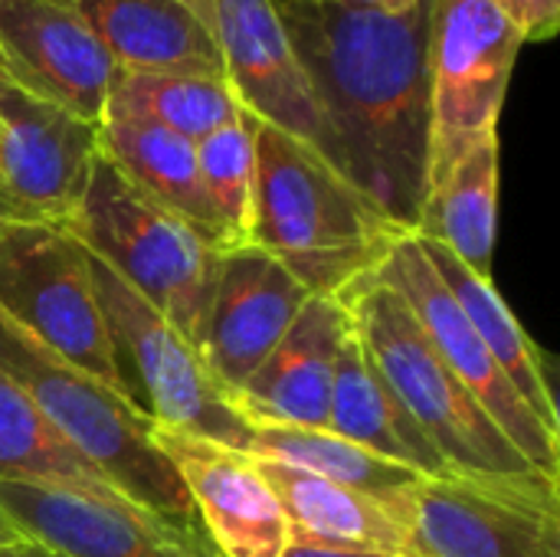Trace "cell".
Masks as SVG:
<instances>
[{"label":"cell","instance_id":"obj_1","mask_svg":"<svg viewBox=\"0 0 560 557\" xmlns=\"http://www.w3.org/2000/svg\"><path fill=\"white\" fill-rule=\"evenodd\" d=\"M331 131L341 174L413 233L430 164V30L436 0L371 13L331 0H272Z\"/></svg>","mask_w":560,"mask_h":557},{"label":"cell","instance_id":"obj_2","mask_svg":"<svg viewBox=\"0 0 560 557\" xmlns=\"http://www.w3.org/2000/svg\"><path fill=\"white\" fill-rule=\"evenodd\" d=\"M253 141L256 184L246 243L279 259L312 295H341L371 276L407 233L299 138L256 118Z\"/></svg>","mask_w":560,"mask_h":557},{"label":"cell","instance_id":"obj_3","mask_svg":"<svg viewBox=\"0 0 560 557\" xmlns=\"http://www.w3.org/2000/svg\"><path fill=\"white\" fill-rule=\"evenodd\" d=\"M0 374L10 378L46 423L82 453L128 502L164 525L190 548L210 545L194 502L151 440V417L141 404L115 394L85 371L62 361L0 309Z\"/></svg>","mask_w":560,"mask_h":557},{"label":"cell","instance_id":"obj_4","mask_svg":"<svg viewBox=\"0 0 560 557\" xmlns=\"http://www.w3.org/2000/svg\"><path fill=\"white\" fill-rule=\"evenodd\" d=\"M62 227L194 348L200 345L220 266L217 246L141 194L102 151Z\"/></svg>","mask_w":560,"mask_h":557},{"label":"cell","instance_id":"obj_5","mask_svg":"<svg viewBox=\"0 0 560 557\" xmlns=\"http://www.w3.org/2000/svg\"><path fill=\"white\" fill-rule=\"evenodd\" d=\"M335 299H341L364 351L453 473H538L486 417V410L472 401L459 378L440 361V355L420 332L410 305L390 286L364 276Z\"/></svg>","mask_w":560,"mask_h":557},{"label":"cell","instance_id":"obj_6","mask_svg":"<svg viewBox=\"0 0 560 557\" xmlns=\"http://www.w3.org/2000/svg\"><path fill=\"white\" fill-rule=\"evenodd\" d=\"M410 557H560L558 479L417 476L381 499Z\"/></svg>","mask_w":560,"mask_h":557},{"label":"cell","instance_id":"obj_7","mask_svg":"<svg viewBox=\"0 0 560 557\" xmlns=\"http://www.w3.org/2000/svg\"><path fill=\"white\" fill-rule=\"evenodd\" d=\"M0 309L62 361L138 404L95 299L89 250L66 227L26 217L0 227Z\"/></svg>","mask_w":560,"mask_h":557},{"label":"cell","instance_id":"obj_8","mask_svg":"<svg viewBox=\"0 0 560 557\" xmlns=\"http://www.w3.org/2000/svg\"><path fill=\"white\" fill-rule=\"evenodd\" d=\"M89 269L118 364L121 371L131 364L138 387L148 397L144 414L161 427L249 453L253 427L213 381L200 351L92 253Z\"/></svg>","mask_w":560,"mask_h":557},{"label":"cell","instance_id":"obj_9","mask_svg":"<svg viewBox=\"0 0 560 557\" xmlns=\"http://www.w3.org/2000/svg\"><path fill=\"white\" fill-rule=\"evenodd\" d=\"M522 46L518 30L492 0H436L430 30L427 187L476 141L499 135V115Z\"/></svg>","mask_w":560,"mask_h":557},{"label":"cell","instance_id":"obj_10","mask_svg":"<svg viewBox=\"0 0 560 557\" xmlns=\"http://www.w3.org/2000/svg\"><path fill=\"white\" fill-rule=\"evenodd\" d=\"M384 286H390L413 312L420 332L440 361L459 378V384L472 394V401L486 410V417L509 437V443L545 476H560V437H555L532 407L518 397L509 378L499 371L482 338L469 325L459 302L450 295L433 263L423 253L417 233H400L381 266L371 272Z\"/></svg>","mask_w":560,"mask_h":557},{"label":"cell","instance_id":"obj_11","mask_svg":"<svg viewBox=\"0 0 560 557\" xmlns=\"http://www.w3.org/2000/svg\"><path fill=\"white\" fill-rule=\"evenodd\" d=\"M0 72L23 92L102 125L118 66L75 0H0Z\"/></svg>","mask_w":560,"mask_h":557},{"label":"cell","instance_id":"obj_12","mask_svg":"<svg viewBox=\"0 0 560 557\" xmlns=\"http://www.w3.org/2000/svg\"><path fill=\"white\" fill-rule=\"evenodd\" d=\"M213 36L223 76L243 112L299 138L338 174L341 161L331 131L315 105L305 69L292 49L272 0H213Z\"/></svg>","mask_w":560,"mask_h":557},{"label":"cell","instance_id":"obj_13","mask_svg":"<svg viewBox=\"0 0 560 557\" xmlns=\"http://www.w3.org/2000/svg\"><path fill=\"white\" fill-rule=\"evenodd\" d=\"M98 125L0 72V190L26 220L66 223L98 158Z\"/></svg>","mask_w":560,"mask_h":557},{"label":"cell","instance_id":"obj_14","mask_svg":"<svg viewBox=\"0 0 560 557\" xmlns=\"http://www.w3.org/2000/svg\"><path fill=\"white\" fill-rule=\"evenodd\" d=\"M154 446L177 469L197 522L220 557H282L292 532L249 453L151 423Z\"/></svg>","mask_w":560,"mask_h":557},{"label":"cell","instance_id":"obj_15","mask_svg":"<svg viewBox=\"0 0 560 557\" xmlns=\"http://www.w3.org/2000/svg\"><path fill=\"white\" fill-rule=\"evenodd\" d=\"M308 295L312 292L259 246L246 243L220 253L197 351L230 397L266 361Z\"/></svg>","mask_w":560,"mask_h":557},{"label":"cell","instance_id":"obj_16","mask_svg":"<svg viewBox=\"0 0 560 557\" xmlns=\"http://www.w3.org/2000/svg\"><path fill=\"white\" fill-rule=\"evenodd\" d=\"M351 315L335 295H308L285 335L230 397L249 427L325 430L335 364Z\"/></svg>","mask_w":560,"mask_h":557},{"label":"cell","instance_id":"obj_17","mask_svg":"<svg viewBox=\"0 0 560 557\" xmlns=\"http://www.w3.org/2000/svg\"><path fill=\"white\" fill-rule=\"evenodd\" d=\"M0 512L26 538L66 557H194L200 552L158 522L46 483L0 479Z\"/></svg>","mask_w":560,"mask_h":557},{"label":"cell","instance_id":"obj_18","mask_svg":"<svg viewBox=\"0 0 560 557\" xmlns=\"http://www.w3.org/2000/svg\"><path fill=\"white\" fill-rule=\"evenodd\" d=\"M118 72L223 76V56L207 16L187 0H75Z\"/></svg>","mask_w":560,"mask_h":557},{"label":"cell","instance_id":"obj_19","mask_svg":"<svg viewBox=\"0 0 560 557\" xmlns=\"http://www.w3.org/2000/svg\"><path fill=\"white\" fill-rule=\"evenodd\" d=\"M325 430L387 463L407 466L417 476L453 473L364 351L354 325L338 351Z\"/></svg>","mask_w":560,"mask_h":557},{"label":"cell","instance_id":"obj_20","mask_svg":"<svg viewBox=\"0 0 560 557\" xmlns=\"http://www.w3.org/2000/svg\"><path fill=\"white\" fill-rule=\"evenodd\" d=\"M259 476L272 489L292 542H308L322 548L341 552H368V555H407L404 532L394 525L387 509L348 486L308 476L302 469L282 466L276 460L253 456Z\"/></svg>","mask_w":560,"mask_h":557},{"label":"cell","instance_id":"obj_21","mask_svg":"<svg viewBox=\"0 0 560 557\" xmlns=\"http://www.w3.org/2000/svg\"><path fill=\"white\" fill-rule=\"evenodd\" d=\"M102 154L154 204L180 217L210 246L226 253V236L200 181L194 141L138 118H105L98 125Z\"/></svg>","mask_w":560,"mask_h":557},{"label":"cell","instance_id":"obj_22","mask_svg":"<svg viewBox=\"0 0 560 557\" xmlns=\"http://www.w3.org/2000/svg\"><path fill=\"white\" fill-rule=\"evenodd\" d=\"M420 243H423V253L433 263L436 276L443 279L450 295L459 302V309L466 312L469 325L482 338L486 351L499 364V371L509 378V384L518 391V397L532 407V414L555 437H560V414L558 401H555V384H551L548 358L528 338V332L522 328L515 312L505 305V299L499 295L492 276L472 272L466 263H459L446 246H440L433 240L420 236Z\"/></svg>","mask_w":560,"mask_h":557},{"label":"cell","instance_id":"obj_23","mask_svg":"<svg viewBox=\"0 0 560 557\" xmlns=\"http://www.w3.org/2000/svg\"><path fill=\"white\" fill-rule=\"evenodd\" d=\"M499 213V135L476 141L443 177L427 187L417 236L446 246L479 276H492Z\"/></svg>","mask_w":560,"mask_h":557},{"label":"cell","instance_id":"obj_24","mask_svg":"<svg viewBox=\"0 0 560 557\" xmlns=\"http://www.w3.org/2000/svg\"><path fill=\"white\" fill-rule=\"evenodd\" d=\"M0 479L59 486L92 502L154 522L135 502H128L121 489H115L82 453H75L46 423V417L33 407V401L3 374H0Z\"/></svg>","mask_w":560,"mask_h":557},{"label":"cell","instance_id":"obj_25","mask_svg":"<svg viewBox=\"0 0 560 557\" xmlns=\"http://www.w3.org/2000/svg\"><path fill=\"white\" fill-rule=\"evenodd\" d=\"M240 115L226 79L177 72H118L105 102V118H138L200 141ZM102 118V121H105Z\"/></svg>","mask_w":560,"mask_h":557},{"label":"cell","instance_id":"obj_26","mask_svg":"<svg viewBox=\"0 0 560 557\" xmlns=\"http://www.w3.org/2000/svg\"><path fill=\"white\" fill-rule=\"evenodd\" d=\"M249 456L276 460L282 466L302 469L308 476L358 489L371 499H387L394 489L417 479L413 469L387 463L345 437L328 430H305V427H253Z\"/></svg>","mask_w":560,"mask_h":557},{"label":"cell","instance_id":"obj_27","mask_svg":"<svg viewBox=\"0 0 560 557\" xmlns=\"http://www.w3.org/2000/svg\"><path fill=\"white\" fill-rule=\"evenodd\" d=\"M256 118L240 108V115L194 144L197 167L210 207L220 217L226 250L246 246L249 240V210L256 184Z\"/></svg>","mask_w":560,"mask_h":557},{"label":"cell","instance_id":"obj_28","mask_svg":"<svg viewBox=\"0 0 560 557\" xmlns=\"http://www.w3.org/2000/svg\"><path fill=\"white\" fill-rule=\"evenodd\" d=\"M518 30L522 43H548L558 36L560 0H492Z\"/></svg>","mask_w":560,"mask_h":557},{"label":"cell","instance_id":"obj_29","mask_svg":"<svg viewBox=\"0 0 560 557\" xmlns=\"http://www.w3.org/2000/svg\"><path fill=\"white\" fill-rule=\"evenodd\" d=\"M282 557H397V555H368V552H341V548H322L308 542H289Z\"/></svg>","mask_w":560,"mask_h":557},{"label":"cell","instance_id":"obj_30","mask_svg":"<svg viewBox=\"0 0 560 557\" xmlns=\"http://www.w3.org/2000/svg\"><path fill=\"white\" fill-rule=\"evenodd\" d=\"M338 7H351V10H371V13H404L410 7H417L420 0H331Z\"/></svg>","mask_w":560,"mask_h":557},{"label":"cell","instance_id":"obj_31","mask_svg":"<svg viewBox=\"0 0 560 557\" xmlns=\"http://www.w3.org/2000/svg\"><path fill=\"white\" fill-rule=\"evenodd\" d=\"M0 557H66V555H59V552H52V548H46V545H39V542H33V538H23V542H16V545L0 548Z\"/></svg>","mask_w":560,"mask_h":557},{"label":"cell","instance_id":"obj_32","mask_svg":"<svg viewBox=\"0 0 560 557\" xmlns=\"http://www.w3.org/2000/svg\"><path fill=\"white\" fill-rule=\"evenodd\" d=\"M23 538H26V535H23V532H20V529H16L10 519L0 512V548H7V545H16V542H23Z\"/></svg>","mask_w":560,"mask_h":557},{"label":"cell","instance_id":"obj_33","mask_svg":"<svg viewBox=\"0 0 560 557\" xmlns=\"http://www.w3.org/2000/svg\"><path fill=\"white\" fill-rule=\"evenodd\" d=\"M16 217H20V210H16V207L7 200V194L0 190V227H3L7 220H16Z\"/></svg>","mask_w":560,"mask_h":557},{"label":"cell","instance_id":"obj_34","mask_svg":"<svg viewBox=\"0 0 560 557\" xmlns=\"http://www.w3.org/2000/svg\"><path fill=\"white\" fill-rule=\"evenodd\" d=\"M187 3H190L200 16H207V20L213 16V0H187ZM210 26H213V23H210Z\"/></svg>","mask_w":560,"mask_h":557},{"label":"cell","instance_id":"obj_35","mask_svg":"<svg viewBox=\"0 0 560 557\" xmlns=\"http://www.w3.org/2000/svg\"><path fill=\"white\" fill-rule=\"evenodd\" d=\"M194 557H220L213 548H200V552H194Z\"/></svg>","mask_w":560,"mask_h":557}]
</instances>
